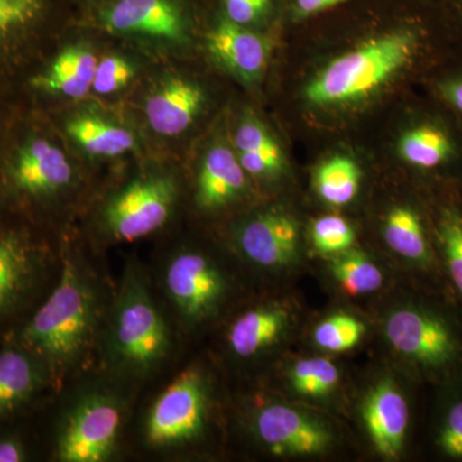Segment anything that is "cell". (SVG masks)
Instances as JSON below:
<instances>
[{"label":"cell","mask_w":462,"mask_h":462,"mask_svg":"<svg viewBox=\"0 0 462 462\" xmlns=\"http://www.w3.org/2000/svg\"><path fill=\"white\" fill-rule=\"evenodd\" d=\"M438 105L457 121L462 129V67L442 72L431 83Z\"/></svg>","instance_id":"34"},{"label":"cell","mask_w":462,"mask_h":462,"mask_svg":"<svg viewBox=\"0 0 462 462\" xmlns=\"http://www.w3.org/2000/svg\"><path fill=\"white\" fill-rule=\"evenodd\" d=\"M60 233L0 208V340L42 302L51 243Z\"/></svg>","instance_id":"8"},{"label":"cell","mask_w":462,"mask_h":462,"mask_svg":"<svg viewBox=\"0 0 462 462\" xmlns=\"http://www.w3.org/2000/svg\"><path fill=\"white\" fill-rule=\"evenodd\" d=\"M97 314L96 291L89 276L67 254L60 281L50 296L5 338L36 356L53 379L87 351Z\"/></svg>","instance_id":"4"},{"label":"cell","mask_w":462,"mask_h":462,"mask_svg":"<svg viewBox=\"0 0 462 462\" xmlns=\"http://www.w3.org/2000/svg\"><path fill=\"white\" fill-rule=\"evenodd\" d=\"M108 345L116 365L138 374L153 369L169 351L166 322L134 269L127 272L116 300Z\"/></svg>","instance_id":"11"},{"label":"cell","mask_w":462,"mask_h":462,"mask_svg":"<svg viewBox=\"0 0 462 462\" xmlns=\"http://www.w3.org/2000/svg\"><path fill=\"white\" fill-rule=\"evenodd\" d=\"M331 273L352 296L373 293L383 285L379 267L361 254H345L331 263Z\"/></svg>","instance_id":"29"},{"label":"cell","mask_w":462,"mask_h":462,"mask_svg":"<svg viewBox=\"0 0 462 462\" xmlns=\"http://www.w3.org/2000/svg\"><path fill=\"white\" fill-rule=\"evenodd\" d=\"M75 21L69 0H0V105L20 103L27 79Z\"/></svg>","instance_id":"6"},{"label":"cell","mask_w":462,"mask_h":462,"mask_svg":"<svg viewBox=\"0 0 462 462\" xmlns=\"http://www.w3.org/2000/svg\"><path fill=\"white\" fill-rule=\"evenodd\" d=\"M361 171L351 158L336 156L325 161L315 175L316 189L325 202L345 206L355 199L360 188Z\"/></svg>","instance_id":"27"},{"label":"cell","mask_w":462,"mask_h":462,"mask_svg":"<svg viewBox=\"0 0 462 462\" xmlns=\"http://www.w3.org/2000/svg\"><path fill=\"white\" fill-rule=\"evenodd\" d=\"M363 322L349 315H336L322 321L316 328V345L330 352H343L354 348L363 339Z\"/></svg>","instance_id":"31"},{"label":"cell","mask_w":462,"mask_h":462,"mask_svg":"<svg viewBox=\"0 0 462 462\" xmlns=\"http://www.w3.org/2000/svg\"><path fill=\"white\" fill-rule=\"evenodd\" d=\"M106 44L107 38L75 21L27 79L20 102L51 111L90 97L94 74Z\"/></svg>","instance_id":"10"},{"label":"cell","mask_w":462,"mask_h":462,"mask_svg":"<svg viewBox=\"0 0 462 462\" xmlns=\"http://www.w3.org/2000/svg\"><path fill=\"white\" fill-rule=\"evenodd\" d=\"M452 124L425 118L404 130L398 141L401 160L421 172L446 171L462 160L460 134Z\"/></svg>","instance_id":"22"},{"label":"cell","mask_w":462,"mask_h":462,"mask_svg":"<svg viewBox=\"0 0 462 462\" xmlns=\"http://www.w3.org/2000/svg\"><path fill=\"white\" fill-rule=\"evenodd\" d=\"M287 321V311L278 307H263L245 312L231 327V349L240 357H251L278 340Z\"/></svg>","instance_id":"26"},{"label":"cell","mask_w":462,"mask_h":462,"mask_svg":"<svg viewBox=\"0 0 462 462\" xmlns=\"http://www.w3.org/2000/svg\"><path fill=\"white\" fill-rule=\"evenodd\" d=\"M385 334L396 351L425 369H451L462 360V340L457 330L433 310H397L388 318Z\"/></svg>","instance_id":"15"},{"label":"cell","mask_w":462,"mask_h":462,"mask_svg":"<svg viewBox=\"0 0 462 462\" xmlns=\"http://www.w3.org/2000/svg\"><path fill=\"white\" fill-rule=\"evenodd\" d=\"M200 56L151 63L118 107L141 135L148 156L181 161L209 132L215 94Z\"/></svg>","instance_id":"2"},{"label":"cell","mask_w":462,"mask_h":462,"mask_svg":"<svg viewBox=\"0 0 462 462\" xmlns=\"http://www.w3.org/2000/svg\"><path fill=\"white\" fill-rule=\"evenodd\" d=\"M364 420L375 448L387 458H397L403 448L410 407L391 380L380 383L364 403Z\"/></svg>","instance_id":"23"},{"label":"cell","mask_w":462,"mask_h":462,"mask_svg":"<svg viewBox=\"0 0 462 462\" xmlns=\"http://www.w3.org/2000/svg\"><path fill=\"white\" fill-rule=\"evenodd\" d=\"M199 56L224 78L256 89L269 69L272 41L260 30L231 23L206 5Z\"/></svg>","instance_id":"13"},{"label":"cell","mask_w":462,"mask_h":462,"mask_svg":"<svg viewBox=\"0 0 462 462\" xmlns=\"http://www.w3.org/2000/svg\"><path fill=\"white\" fill-rule=\"evenodd\" d=\"M297 224L282 212L267 211L251 216L236 230V243L252 263L263 267H281L297 256Z\"/></svg>","instance_id":"19"},{"label":"cell","mask_w":462,"mask_h":462,"mask_svg":"<svg viewBox=\"0 0 462 462\" xmlns=\"http://www.w3.org/2000/svg\"><path fill=\"white\" fill-rule=\"evenodd\" d=\"M17 105L18 103H14V105H0V139H2L3 133H5V127H7L9 120H11Z\"/></svg>","instance_id":"39"},{"label":"cell","mask_w":462,"mask_h":462,"mask_svg":"<svg viewBox=\"0 0 462 462\" xmlns=\"http://www.w3.org/2000/svg\"><path fill=\"white\" fill-rule=\"evenodd\" d=\"M51 376L44 364L14 340H0V428L38 400Z\"/></svg>","instance_id":"18"},{"label":"cell","mask_w":462,"mask_h":462,"mask_svg":"<svg viewBox=\"0 0 462 462\" xmlns=\"http://www.w3.org/2000/svg\"><path fill=\"white\" fill-rule=\"evenodd\" d=\"M436 239L446 272L462 298V207L454 203L438 207Z\"/></svg>","instance_id":"28"},{"label":"cell","mask_w":462,"mask_h":462,"mask_svg":"<svg viewBox=\"0 0 462 462\" xmlns=\"http://www.w3.org/2000/svg\"><path fill=\"white\" fill-rule=\"evenodd\" d=\"M384 238L389 247L404 260L420 266L433 263L427 225L412 207L400 206L389 212L385 220Z\"/></svg>","instance_id":"25"},{"label":"cell","mask_w":462,"mask_h":462,"mask_svg":"<svg viewBox=\"0 0 462 462\" xmlns=\"http://www.w3.org/2000/svg\"><path fill=\"white\" fill-rule=\"evenodd\" d=\"M206 404V387L199 373H182L149 410L145 422L149 445L176 446L199 437L205 427Z\"/></svg>","instance_id":"16"},{"label":"cell","mask_w":462,"mask_h":462,"mask_svg":"<svg viewBox=\"0 0 462 462\" xmlns=\"http://www.w3.org/2000/svg\"><path fill=\"white\" fill-rule=\"evenodd\" d=\"M123 411L107 393H90L75 404L58 430L56 456L62 462H102L114 454Z\"/></svg>","instance_id":"14"},{"label":"cell","mask_w":462,"mask_h":462,"mask_svg":"<svg viewBox=\"0 0 462 462\" xmlns=\"http://www.w3.org/2000/svg\"><path fill=\"white\" fill-rule=\"evenodd\" d=\"M226 121L227 133L240 165L251 179H269L282 171L285 157L269 126L254 108L243 105Z\"/></svg>","instance_id":"20"},{"label":"cell","mask_w":462,"mask_h":462,"mask_svg":"<svg viewBox=\"0 0 462 462\" xmlns=\"http://www.w3.org/2000/svg\"><path fill=\"white\" fill-rule=\"evenodd\" d=\"M427 45L420 29H403L365 42L337 58L307 85L311 105L334 106L369 96L392 76L412 66Z\"/></svg>","instance_id":"7"},{"label":"cell","mask_w":462,"mask_h":462,"mask_svg":"<svg viewBox=\"0 0 462 462\" xmlns=\"http://www.w3.org/2000/svg\"><path fill=\"white\" fill-rule=\"evenodd\" d=\"M291 380L298 393L320 397L336 388L339 372L336 365L327 358H307L294 365Z\"/></svg>","instance_id":"30"},{"label":"cell","mask_w":462,"mask_h":462,"mask_svg":"<svg viewBox=\"0 0 462 462\" xmlns=\"http://www.w3.org/2000/svg\"><path fill=\"white\" fill-rule=\"evenodd\" d=\"M153 60L135 48L107 39L94 74L90 97L109 105H120Z\"/></svg>","instance_id":"24"},{"label":"cell","mask_w":462,"mask_h":462,"mask_svg":"<svg viewBox=\"0 0 462 462\" xmlns=\"http://www.w3.org/2000/svg\"><path fill=\"white\" fill-rule=\"evenodd\" d=\"M273 5V0H214L211 8L231 23L260 30L272 14Z\"/></svg>","instance_id":"33"},{"label":"cell","mask_w":462,"mask_h":462,"mask_svg":"<svg viewBox=\"0 0 462 462\" xmlns=\"http://www.w3.org/2000/svg\"><path fill=\"white\" fill-rule=\"evenodd\" d=\"M184 188L202 214H216L247 196L251 178L240 165L229 139L226 121L208 133L182 160Z\"/></svg>","instance_id":"12"},{"label":"cell","mask_w":462,"mask_h":462,"mask_svg":"<svg viewBox=\"0 0 462 462\" xmlns=\"http://www.w3.org/2000/svg\"><path fill=\"white\" fill-rule=\"evenodd\" d=\"M76 14V20L89 16L94 11L108 2V0H69Z\"/></svg>","instance_id":"38"},{"label":"cell","mask_w":462,"mask_h":462,"mask_svg":"<svg viewBox=\"0 0 462 462\" xmlns=\"http://www.w3.org/2000/svg\"><path fill=\"white\" fill-rule=\"evenodd\" d=\"M85 211L88 226L111 243H132L166 229L184 200L181 161L139 156L105 173Z\"/></svg>","instance_id":"3"},{"label":"cell","mask_w":462,"mask_h":462,"mask_svg":"<svg viewBox=\"0 0 462 462\" xmlns=\"http://www.w3.org/2000/svg\"><path fill=\"white\" fill-rule=\"evenodd\" d=\"M167 293L189 321H200L212 314L224 293V279L215 264L196 251L178 252L167 264Z\"/></svg>","instance_id":"17"},{"label":"cell","mask_w":462,"mask_h":462,"mask_svg":"<svg viewBox=\"0 0 462 462\" xmlns=\"http://www.w3.org/2000/svg\"><path fill=\"white\" fill-rule=\"evenodd\" d=\"M437 443L447 457L462 460V397L452 401L447 407Z\"/></svg>","instance_id":"35"},{"label":"cell","mask_w":462,"mask_h":462,"mask_svg":"<svg viewBox=\"0 0 462 462\" xmlns=\"http://www.w3.org/2000/svg\"><path fill=\"white\" fill-rule=\"evenodd\" d=\"M312 243L320 254H342L352 247L355 231L345 218L337 215L324 216L312 225Z\"/></svg>","instance_id":"32"},{"label":"cell","mask_w":462,"mask_h":462,"mask_svg":"<svg viewBox=\"0 0 462 462\" xmlns=\"http://www.w3.org/2000/svg\"><path fill=\"white\" fill-rule=\"evenodd\" d=\"M30 460V448L23 437L16 431L0 428V462H25Z\"/></svg>","instance_id":"36"},{"label":"cell","mask_w":462,"mask_h":462,"mask_svg":"<svg viewBox=\"0 0 462 462\" xmlns=\"http://www.w3.org/2000/svg\"><path fill=\"white\" fill-rule=\"evenodd\" d=\"M205 0H108L76 23L152 60L199 56Z\"/></svg>","instance_id":"5"},{"label":"cell","mask_w":462,"mask_h":462,"mask_svg":"<svg viewBox=\"0 0 462 462\" xmlns=\"http://www.w3.org/2000/svg\"><path fill=\"white\" fill-rule=\"evenodd\" d=\"M258 437L275 455H315L328 447L330 436L319 422L284 406L270 404L258 413Z\"/></svg>","instance_id":"21"},{"label":"cell","mask_w":462,"mask_h":462,"mask_svg":"<svg viewBox=\"0 0 462 462\" xmlns=\"http://www.w3.org/2000/svg\"><path fill=\"white\" fill-rule=\"evenodd\" d=\"M103 175L69 151L47 112L18 103L0 139V208L66 231L87 211Z\"/></svg>","instance_id":"1"},{"label":"cell","mask_w":462,"mask_h":462,"mask_svg":"<svg viewBox=\"0 0 462 462\" xmlns=\"http://www.w3.org/2000/svg\"><path fill=\"white\" fill-rule=\"evenodd\" d=\"M447 5H449V8L452 9V12H454V16L456 14V17L460 20V25L462 27V0H447Z\"/></svg>","instance_id":"40"},{"label":"cell","mask_w":462,"mask_h":462,"mask_svg":"<svg viewBox=\"0 0 462 462\" xmlns=\"http://www.w3.org/2000/svg\"><path fill=\"white\" fill-rule=\"evenodd\" d=\"M47 112L67 147L81 162L100 173L144 156V144L118 106L88 98Z\"/></svg>","instance_id":"9"},{"label":"cell","mask_w":462,"mask_h":462,"mask_svg":"<svg viewBox=\"0 0 462 462\" xmlns=\"http://www.w3.org/2000/svg\"><path fill=\"white\" fill-rule=\"evenodd\" d=\"M346 0H296V11L300 16H312Z\"/></svg>","instance_id":"37"}]
</instances>
